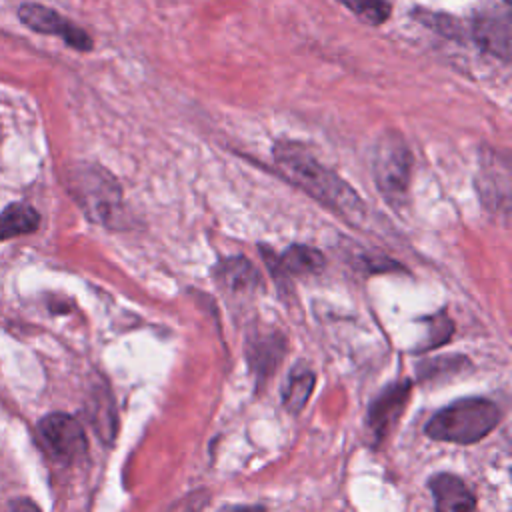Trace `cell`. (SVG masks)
I'll return each mask as SVG.
<instances>
[{
    "label": "cell",
    "mask_w": 512,
    "mask_h": 512,
    "mask_svg": "<svg viewBox=\"0 0 512 512\" xmlns=\"http://www.w3.org/2000/svg\"><path fill=\"white\" fill-rule=\"evenodd\" d=\"M88 416L104 442H112L116 434V416H114V402L106 390H96L88 404Z\"/></svg>",
    "instance_id": "obj_15"
},
{
    "label": "cell",
    "mask_w": 512,
    "mask_h": 512,
    "mask_svg": "<svg viewBox=\"0 0 512 512\" xmlns=\"http://www.w3.org/2000/svg\"><path fill=\"white\" fill-rule=\"evenodd\" d=\"M284 354V340L274 334L270 336H260L254 342H250V364L256 372L258 378H266L274 368L278 366L280 358Z\"/></svg>",
    "instance_id": "obj_13"
},
{
    "label": "cell",
    "mask_w": 512,
    "mask_h": 512,
    "mask_svg": "<svg viewBox=\"0 0 512 512\" xmlns=\"http://www.w3.org/2000/svg\"><path fill=\"white\" fill-rule=\"evenodd\" d=\"M72 194L82 210L96 222L114 226L122 212V196L116 180L98 166H84L72 174Z\"/></svg>",
    "instance_id": "obj_4"
},
{
    "label": "cell",
    "mask_w": 512,
    "mask_h": 512,
    "mask_svg": "<svg viewBox=\"0 0 512 512\" xmlns=\"http://www.w3.org/2000/svg\"><path fill=\"white\" fill-rule=\"evenodd\" d=\"M410 396V382H394L380 392V396L370 404L366 416V428L372 444L382 442L392 428L396 426L398 418L402 416L406 402Z\"/></svg>",
    "instance_id": "obj_7"
},
{
    "label": "cell",
    "mask_w": 512,
    "mask_h": 512,
    "mask_svg": "<svg viewBox=\"0 0 512 512\" xmlns=\"http://www.w3.org/2000/svg\"><path fill=\"white\" fill-rule=\"evenodd\" d=\"M500 422V408L486 398H460L440 408L426 424V436L438 442L472 444L488 436Z\"/></svg>",
    "instance_id": "obj_2"
},
{
    "label": "cell",
    "mask_w": 512,
    "mask_h": 512,
    "mask_svg": "<svg viewBox=\"0 0 512 512\" xmlns=\"http://www.w3.org/2000/svg\"><path fill=\"white\" fill-rule=\"evenodd\" d=\"M40 226V214L24 202H12L0 212V240L30 234Z\"/></svg>",
    "instance_id": "obj_12"
},
{
    "label": "cell",
    "mask_w": 512,
    "mask_h": 512,
    "mask_svg": "<svg viewBox=\"0 0 512 512\" xmlns=\"http://www.w3.org/2000/svg\"><path fill=\"white\" fill-rule=\"evenodd\" d=\"M472 36L492 56L510 60V16L504 8H486L474 16Z\"/></svg>",
    "instance_id": "obj_8"
},
{
    "label": "cell",
    "mask_w": 512,
    "mask_h": 512,
    "mask_svg": "<svg viewBox=\"0 0 512 512\" xmlns=\"http://www.w3.org/2000/svg\"><path fill=\"white\" fill-rule=\"evenodd\" d=\"M316 384V374L306 364H296L282 386V404L288 412L298 414L308 402Z\"/></svg>",
    "instance_id": "obj_11"
},
{
    "label": "cell",
    "mask_w": 512,
    "mask_h": 512,
    "mask_svg": "<svg viewBox=\"0 0 512 512\" xmlns=\"http://www.w3.org/2000/svg\"><path fill=\"white\" fill-rule=\"evenodd\" d=\"M274 160L290 182L300 186L326 208L338 212L350 222H358L364 216L360 196L338 174L320 164V160H316L300 142H278L274 146Z\"/></svg>",
    "instance_id": "obj_1"
},
{
    "label": "cell",
    "mask_w": 512,
    "mask_h": 512,
    "mask_svg": "<svg viewBox=\"0 0 512 512\" xmlns=\"http://www.w3.org/2000/svg\"><path fill=\"white\" fill-rule=\"evenodd\" d=\"M266 262L270 268L276 272L280 270L282 274H316L324 268V256L318 250L302 244L290 246L282 256L266 254Z\"/></svg>",
    "instance_id": "obj_10"
},
{
    "label": "cell",
    "mask_w": 512,
    "mask_h": 512,
    "mask_svg": "<svg viewBox=\"0 0 512 512\" xmlns=\"http://www.w3.org/2000/svg\"><path fill=\"white\" fill-rule=\"evenodd\" d=\"M430 492L436 500V512H474V494L454 474H436L430 480Z\"/></svg>",
    "instance_id": "obj_9"
},
{
    "label": "cell",
    "mask_w": 512,
    "mask_h": 512,
    "mask_svg": "<svg viewBox=\"0 0 512 512\" xmlns=\"http://www.w3.org/2000/svg\"><path fill=\"white\" fill-rule=\"evenodd\" d=\"M452 334V322L442 314V316H436L432 318V324H430V332H428V338L424 340V346L420 350H426V348H434V346H440L444 340H448Z\"/></svg>",
    "instance_id": "obj_17"
},
{
    "label": "cell",
    "mask_w": 512,
    "mask_h": 512,
    "mask_svg": "<svg viewBox=\"0 0 512 512\" xmlns=\"http://www.w3.org/2000/svg\"><path fill=\"white\" fill-rule=\"evenodd\" d=\"M10 512H40V508L28 498H18V500L12 502Z\"/></svg>",
    "instance_id": "obj_18"
},
{
    "label": "cell",
    "mask_w": 512,
    "mask_h": 512,
    "mask_svg": "<svg viewBox=\"0 0 512 512\" xmlns=\"http://www.w3.org/2000/svg\"><path fill=\"white\" fill-rule=\"evenodd\" d=\"M218 512H266V508L260 504H232Z\"/></svg>",
    "instance_id": "obj_19"
},
{
    "label": "cell",
    "mask_w": 512,
    "mask_h": 512,
    "mask_svg": "<svg viewBox=\"0 0 512 512\" xmlns=\"http://www.w3.org/2000/svg\"><path fill=\"white\" fill-rule=\"evenodd\" d=\"M42 442L54 460L74 464L86 456L88 440L82 424L64 412H52L38 424Z\"/></svg>",
    "instance_id": "obj_5"
},
{
    "label": "cell",
    "mask_w": 512,
    "mask_h": 512,
    "mask_svg": "<svg viewBox=\"0 0 512 512\" xmlns=\"http://www.w3.org/2000/svg\"><path fill=\"white\" fill-rule=\"evenodd\" d=\"M412 176V154L402 136L386 132L374 150V180L380 194L396 208L406 204Z\"/></svg>",
    "instance_id": "obj_3"
},
{
    "label": "cell",
    "mask_w": 512,
    "mask_h": 512,
    "mask_svg": "<svg viewBox=\"0 0 512 512\" xmlns=\"http://www.w3.org/2000/svg\"><path fill=\"white\" fill-rule=\"evenodd\" d=\"M344 8H348L356 18L366 24L378 26L390 16V4L386 0H338Z\"/></svg>",
    "instance_id": "obj_16"
},
{
    "label": "cell",
    "mask_w": 512,
    "mask_h": 512,
    "mask_svg": "<svg viewBox=\"0 0 512 512\" xmlns=\"http://www.w3.org/2000/svg\"><path fill=\"white\" fill-rule=\"evenodd\" d=\"M218 280L232 292H244L256 286L258 272L250 260L234 256L226 258L218 266Z\"/></svg>",
    "instance_id": "obj_14"
},
{
    "label": "cell",
    "mask_w": 512,
    "mask_h": 512,
    "mask_svg": "<svg viewBox=\"0 0 512 512\" xmlns=\"http://www.w3.org/2000/svg\"><path fill=\"white\" fill-rule=\"evenodd\" d=\"M18 18L24 26H28L30 30H34L38 34L58 36L68 46L82 50V52L92 50V38L82 28H78L74 22L66 20L62 14H58L56 10H52L48 6L26 2L18 8Z\"/></svg>",
    "instance_id": "obj_6"
}]
</instances>
